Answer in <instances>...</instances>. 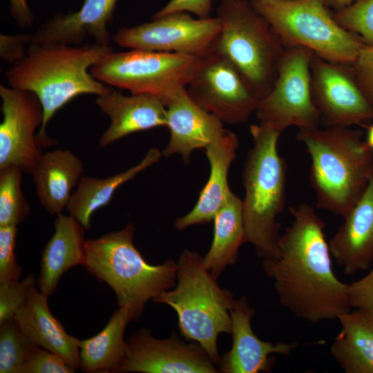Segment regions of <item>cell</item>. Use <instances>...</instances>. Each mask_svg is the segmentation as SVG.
I'll use <instances>...</instances> for the list:
<instances>
[{
    "label": "cell",
    "mask_w": 373,
    "mask_h": 373,
    "mask_svg": "<svg viewBox=\"0 0 373 373\" xmlns=\"http://www.w3.org/2000/svg\"><path fill=\"white\" fill-rule=\"evenodd\" d=\"M293 216L278 240V256L263 260L280 304L312 323L334 320L352 308L348 284L335 276L325 224L306 202L290 207Z\"/></svg>",
    "instance_id": "1"
},
{
    "label": "cell",
    "mask_w": 373,
    "mask_h": 373,
    "mask_svg": "<svg viewBox=\"0 0 373 373\" xmlns=\"http://www.w3.org/2000/svg\"><path fill=\"white\" fill-rule=\"evenodd\" d=\"M110 46L85 44L41 45L30 44L25 57L6 73L10 87L34 93L39 99L44 119L36 134L39 147L57 144L46 134L50 119L61 107L83 94L97 96L113 90L95 79L90 68L106 52Z\"/></svg>",
    "instance_id": "2"
},
{
    "label": "cell",
    "mask_w": 373,
    "mask_h": 373,
    "mask_svg": "<svg viewBox=\"0 0 373 373\" xmlns=\"http://www.w3.org/2000/svg\"><path fill=\"white\" fill-rule=\"evenodd\" d=\"M362 135L343 126L299 129L296 135L311 157L309 178L316 207L343 218L365 191L373 171V151Z\"/></svg>",
    "instance_id": "3"
},
{
    "label": "cell",
    "mask_w": 373,
    "mask_h": 373,
    "mask_svg": "<svg viewBox=\"0 0 373 373\" xmlns=\"http://www.w3.org/2000/svg\"><path fill=\"white\" fill-rule=\"evenodd\" d=\"M250 133L253 146L242 172L245 240L263 260L273 259L279 254L277 218L285 206L287 164L278 151L282 132L259 123L250 126Z\"/></svg>",
    "instance_id": "4"
},
{
    "label": "cell",
    "mask_w": 373,
    "mask_h": 373,
    "mask_svg": "<svg viewBox=\"0 0 373 373\" xmlns=\"http://www.w3.org/2000/svg\"><path fill=\"white\" fill-rule=\"evenodd\" d=\"M135 227L128 223L121 230L86 241L83 266L115 292L119 307L128 309L131 321H138L146 303L173 288L177 262L167 259L151 265L134 246Z\"/></svg>",
    "instance_id": "5"
},
{
    "label": "cell",
    "mask_w": 373,
    "mask_h": 373,
    "mask_svg": "<svg viewBox=\"0 0 373 373\" xmlns=\"http://www.w3.org/2000/svg\"><path fill=\"white\" fill-rule=\"evenodd\" d=\"M177 265L175 287L152 301L170 306L177 314L181 335L186 341L198 343L217 365L220 358L218 337L231 332L233 294L220 288L198 251L184 249Z\"/></svg>",
    "instance_id": "6"
},
{
    "label": "cell",
    "mask_w": 373,
    "mask_h": 373,
    "mask_svg": "<svg viewBox=\"0 0 373 373\" xmlns=\"http://www.w3.org/2000/svg\"><path fill=\"white\" fill-rule=\"evenodd\" d=\"M222 29L213 52L228 59L261 100L271 91L285 47L249 0H220Z\"/></svg>",
    "instance_id": "7"
},
{
    "label": "cell",
    "mask_w": 373,
    "mask_h": 373,
    "mask_svg": "<svg viewBox=\"0 0 373 373\" xmlns=\"http://www.w3.org/2000/svg\"><path fill=\"white\" fill-rule=\"evenodd\" d=\"M284 46L309 48L332 62L352 64L365 45L342 28L324 0H264L251 2Z\"/></svg>",
    "instance_id": "8"
},
{
    "label": "cell",
    "mask_w": 373,
    "mask_h": 373,
    "mask_svg": "<svg viewBox=\"0 0 373 373\" xmlns=\"http://www.w3.org/2000/svg\"><path fill=\"white\" fill-rule=\"evenodd\" d=\"M200 59L174 52L131 49L105 53L90 68L97 80L131 93L157 97L164 104L186 88ZM165 106V105H164Z\"/></svg>",
    "instance_id": "9"
},
{
    "label": "cell",
    "mask_w": 373,
    "mask_h": 373,
    "mask_svg": "<svg viewBox=\"0 0 373 373\" xmlns=\"http://www.w3.org/2000/svg\"><path fill=\"white\" fill-rule=\"evenodd\" d=\"M313 53L304 46L285 48L273 88L255 112L260 124L282 133L291 126L299 129L319 127L322 118L312 95Z\"/></svg>",
    "instance_id": "10"
},
{
    "label": "cell",
    "mask_w": 373,
    "mask_h": 373,
    "mask_svg": "<svg viewBox=\"0 0 373 373\" xmlns=\"http://www.w3.org/2000/svg\"><path fill=\"white\" fill-rule=\"evenodd\" d=\"M222 29L218 17L193 18L178 12L153 19L151 22L118 30L112 39L118 46L201 59L213 52Z\"/></svg>",
    "instance_id": "11"
},
{
    "label": "cell",
    "mask_w": 373,
    "mask_h": 373,
    "mask_svg": "<svg viewBox=\"0 0 373 373\" xmlns=\"http://www.w3.org/2000/svg\"><path fill=\"white\" fill-rule=\"evenodd\" d=\"M186 89L197 105L227 124L247 122L260 101L233 64L214 52L200 59Z\"/></svg>",
    "instance_id": "12"
},
{
    "label": "cell",
    "mask_w": 373,
    "mask_h": 373,
    "mask_svg": "<svg viewBox=\"0 0 373 373\" xmlns=\"http://www.w3.org/2000/svg\"><path fill=\"white\" fill-rule=\"evenodd\" d=\"M310 68L313 102L328 126L349 127L373 119V106L352 64L329 61L314 52Z\"/></svg>",
    "instance_id": "13"
},
{
    "label": "cell",
    "mask_w": 373,
    "mask_h": 373,
    "mask_svg": "<svg viewBox=\"0 0 373 373\" xmlns=\"http://www.w3.org/2000/svg\"><path fill=\"white\" fill-rule=\"evenodd\" d=\"M0 96V169L14 165L31 175L42 155L35 133L43 122L42 106L34 93L17 88L1 85Z\"/></svg>",
    "instance_id": "14"
},
{
    "label": "cell",
    "mask_w": 373,
    "mask_h": 373,
    "mask_svg": "<svg viewBox=\"0 0 373 373\" xmlns=\"http://www.w3.org/2000/svg\"><path fill=\"white\" fill-rule=\"evenodd\" d=\"M126 343V355L117 372H219L216 363L198 343H187L175 332L158 339L143 328L130 336Z\"/></svg>",
    "instance_id": "15"
},
{
    "label": "cell",
    "mask_w": 373,
    "mask_h": 373,
    "mask_svg": "<svg viewBox=\"0 0 373 373\" xmlns=\"http://www.w3.org/2000/svg\"><path fill=\"white\" fill-rule=\"evenodd\" d=\"M255 314L246 296L233 300L230 309L233 343L230 350L217 363L219 372H269L275 365L271 354L289 356L300 345L297 342L273 343L260 340L251 326Z\"/></svg>",
    "instance_id": "16"
},
{
    "label": "cell",
    "mask_w": 373,
    "mask_h": 373,
    "mask_svg": "<svg viewBox=\"0 0 373 373\" xmlns=\"http://www.w3.org/2000/svg\"><path fill=\"white\" fill-rule=\"evenodd\" d=\"M164 105L169 130V142L162 151L164 157L178 154L189 164L193 151L205 149L227 131L217 117L190 98L186 88L174 94Z\"/></svg>",
    "instance_id": "17"
},
{
    "label": "cell",
    "mask_w": 373,
    "mask_h": 373,
    "mask_svg": "<svg viewBox=\"0 0 373 373\" xmlns=\"http://www.w3.org/2000/svg\"><path fill=\"white\" fill-rule=\"evenodd\" d=\"M118 0H84L77 12L57 13L36 32L28 34L30 44L80 45L87 37L108 46L111 35L107 25Z\"/></svg>",
    "instance_id": "18"
},
{
    "label": "cell",
    "mask_w": 373,
    "mask_h": 373,
    "mask_svg": "<svg viewBox=\"0 0 373 373\" xmlns=\"http://www.w3.org/2000/svg\"><path fill=\"white\" fill-rule=\"evenodd\" d=\"M329 241L332 256L346 275L367 270L373 262V171L367 186Z\"/></svg>",
    "instance_id": "19"
},
{
    "label": "cell",
    "mask_w": 373,
    "mask_h": 373,
    "mask_svg": "<svg viewBox=\"0 0 373 373\" xmlns=\"http://www.w3.org/2000/svg\"><path fill=\"white\" fill-rule=\"evenodd\" d=\"M95 103L111 119L99 141L102 149L133 133L167 125L166 107L153 95H124L121 90L113 89L97 96Z\"/></svg>",
    "instance_id": "20"
},
{
    "label": "cell",
    "mask_w": 373,
    "mask_h": 373,
    "mask_svg": "<svg viewBox=\"0 0 373 373\" xmlns=\"http://www.w3.org/2000/svg\"><path fill=\"white\" fill-rule=\"evenodd\" d=\"M238 144L236 134L227 130L220 138L205 148L210 166L208 180L193 209L175 220V229L182 231L190 226L213 220L217 212L232 193L227 177L230 166L236 157Z\"/></svg>",
    "instance_id": "21"
},
{
    "label": "cell",
    "mask_w": 373,
    "mask_h": 373,
    "mask_svg": "<svg viewBox=\"0 0 373 373\" xmlns=\"http://www.w3.org/2000/svg\"><path fill=\"white\" fill-rule=\"evenodd\" d=\"M14 318L34 344L58 354L75 371L79 368L81 340L66 332L61 322L51 314L48 296L35 285L29 288L25 304Z\"/></svg>",
    "instance_id": "22"
},
{
    "label": "cell",
    "mask_w": 373,
    "mask_h": 373,
    "mask_svg": "<svg viewBox=\"0 0 373 373\" xmlns=\"http://www.w3.org/2000/svg\"><path fill=\"white\" fill-rule=\"evenodd\" d=\"M54 225L55 232L42 251L37 282L39 291L47 296L55 293L65 272L84 265L86 258V229L71 216L62 213L57 216Z\"/></svg>",
    "instance_id": "23"
},
{
    "label": "cell",
    "mask_w": 373,
    "mask_h": 373,
    "mask_svg": "<svg viewBox=\"0 0 373 373\" xmlns=\"http://www.w3.org/2000/svg\"><path fill=\"white\" fill-rule=\"evenodd\" d=\"M83 172L82 161L68 149L42 153L31 175L37 198L47 212L62 213Z\"/></svg>",
    "instance_id": "24"
},
{
    "label": "cell",
    "mask_w": 373,
    "mask_h": 373,
    "mask_svg": "<svg viewBox=\"0 0 373 373\" xmlns=\"http://www.w3.org/2000/svg\"><path fill=\"white\" fill-rule=\"evenodd\" d=\"M341 329L331 354L345 373H373V313L356 308L337 318Z\"/></svg>",
    "instance_id": "25"
},
{
    "label": "cell",
    "mask_w": 373,
    "mask_h": 373,
    "mask_svg": "<svg viewBox=\"0 0 373 373\" xmlns=\"http://www.w3.org/2000/svg\"><path fill=\"white\" fill-rule=\"evenodd\" d=\"M161 155L157 149L151 148L140 163L124 171L103 179L82 176L67 205L69 215L90 229L93 212L107 206L122 184L158 162Z\"/></svg>",
    "instance_id": "26"
},
{
    "label": "cell",
    "mask_w": 373,
    "mask_h": 373,
    "mask_svg": "<svg viewBox=\"0 0 373 373\" xmlns=\"http://www.w3.org/2000/svg\"><path fill=\"white\" fill-rule=\"evenodd\" d=\"M131 321L128 309L119 307L99 333L81 340L79 368L87 373L117 372L126 355L127 343L124 333Z\"/></svg>",
    "instance_id": "27"
},
{
    "label": "cell",
    "mask_w": 373,
    "mask_h": 373,
    "mask_svg": "<svg viewBox=\"0 0 373 373\" xmlns=\"http://www.w3.org/2000/svg\"><path fill=\"white\" fill-rule=\"evenodd\" d=\"M213 222V241L202 263L218 279L227 266L236 263L239 248L245 242L242 200L231 193Z\"/></svg>",
    "instance_id": "28"
},
{
    "label": "cell",
    "mask_w": 373,
    "mask_h": 373,
    "mask_svg": "<svg viewBox=\"0 0 373 373\" xmlns=\"http://www.w3.org/2000/svg\"><path fill=\"white\" fill-rule=\"evenodd\" d=\"M22 172L14 165L0 169V227L17 226L30 215V206L21 187Z\"/></svg>",
    "instance_id": "29"
},
{
    "label": "cell",
    "mask_w": 373,
    "mask_h": 373,
    "mask_svg": "<svg viewBox=\"0 0 373 373\" xmlns=\"http://www.w3.org/2000/svg\"><path fill=\"white\" fill-rule=\"evenodd\" d=\"M34 345L14 317L0 324V372L20 373Z\"/></svg>",
    "instance_id": "30"
},
{
    "label": "cell",
    "mask_w": 373,
    "mask_h": 373,
    "mask_svg": "<svg viewBox=\"0 0 373 373\" xmlns=\"http://www.w3.org/2000/svg\"><path fill=\"white\" fill-rule=\"evenodd\" d=\"M336 21L346 30L359 36L364 44L373 46V0H360L337 12Z\"/></svg>",
    "instance_id": "31"
},
{
    "label": "cell",
    "mask_w": 373,
    "mask_h": 373,
    "mask_svg": "<svg viewBox=\"0 0 373 373\" xmlns=\"http://www.w3.org/2000/svg\"><path fill=\"white\" fill-rule=\"evenodd\" d=\"M35 283L32 274L21 281L0 283V324L15 316L25 304L28 289Z\"/></svg>",
    "instance_id": "32"
},
{
    "label": "cell",
    "mask_w": 373,
    "mask_h": 373,
    "mask_svg": "<svg viewBox=\"0 0 373 373\" xmlns=\"http://www.w3.org/2000/svg\"><path fill=\"white\" fill-rule=\"evenodd\" d=\"M17 226L0 227V283L19 280L21 267L15 253Z\"/></svg>",
    "instance_id": "33"
},
{
    "label": "cell",
    "mask_w": 373,
    "mask_h": 373,
    "mask_svg": "<svg viewBox=\"0 0 373 373\" xmlns=\"http://www.w3.org/2000/svg\"><path fill=\"white\" fill-rule=\"evenodd\" d=\"M58 354L34 345L20 373H73Z\"/></svg>",
    "instance_id": "34"
},
{
    "label": "cell",
    "mask_w": 373,
    "mask_h": 373,
    "mask_svg": "<svg viewBox=\"0 0 373 373\" xmlns=\"http://www.w3.org/2000/svg\"><path fill=\"white\" fill-rule=\"evenodd\" d=\"M352 66L361 90L373 106V46L365 44Z\"/></svg>",
    "instance_id": "35"
},
{
    "label": "cell",
    "mask_w": 373,
    "mask_h": 373,
    "mask_svg": "<svg viewBox=\"0 0 373 373\" xmlns=\"http://www.w3.org/2000/svg\"><path fill=\"white\" fill-rule=\"evenodd\" d=\"M213 0H170L164 7L156 12L153 19L174 12H186L193 14L198 18L211 17Z\"/></svg>",
    "instance_id": "36"
},
{
    "label": "cell",
    "mask_w": 373,
    "mask_h": 373,
    "mask_svg": "<svg viewBox=\"0 0 373 373\" xmlns=\"http://www.w3.org/2000/svg\"><path fill=\"white\" fill-rule=\"evenodd\" d=\"M347 293L352 307L373 313V267L365 276L348 284Z\"/></svg>",
    "instance_id": "37"
},
{
    "label": "cell",
    "mask_w": 373,
    "mask_h": 373,
    "mask_svg": "<svg viewBox=\"0 0 373 373\" xmlns=\"http://www.w3.org/2000/svg\"><path fill=\"white\" fill-rule=\"evenodd\" d=\"M30 43L28 34L0 35V57L7 63L14 64L22 59L28 50L26 44Z\"/></svg>",
    "instance_id": "38"
},
{
    "label": "cell",
    "mask_w": 373,
    "mask_h": 373,
    "mask_svg": "<svg viewBox=\"0 0 373 373\" xmlns=\"http://www.w3.org/2000/svg\"><path fill=\"white\" fill-rule=\"evenodd\" d=\"M10 11L18 26L21 28L30 27L32 25L33 14L26 0H9Z\"/></svg>",
    "instance_id": "39"
},
{
    "label": "cell",
    "mask_w": 373,
    "mask_h": 373,
    "mask_svg": "<svg viewBox=\"0 0 373 373\" xmlns=\"http://www.w3.org/2000/svg\"><path fill=\"white\" fill-rule=\"evenodd\" d=\"M327 6L332 10L333 12H337L343 10L354 3L360 0H324Z\"/></svg>",
    "instance_id": "40"
},
{
    "label": "cell",
    "mask_w": 373,
    "mask_h": 373,
    "mask_svg": "<svg viewBox=\"0 0 373 373\" xmlns=\"http://www.w3.org/2000/svg\"><path fill=\"white\" fill-rule=\"evenodd\" d=\"M365 142L373 151V124L367 126Z\"/></svg>",
    "instance_id": "41"
},
{
    "label": "cell",
    "mask_w": 373,
    "mask_h": 373,
    "mask_svg": "<svg viewBox=\"0 0 373 373\" xmlns=\"http://www.w3.org/2000/svg\"><path fill=\"white\" fill-rule=\"evenodd\" d=\"M251 2H254V1H264V0H249ZM276 1H293V0H276Z\"/></svg>",
    "instance_id": "42"
}]
</instances>
